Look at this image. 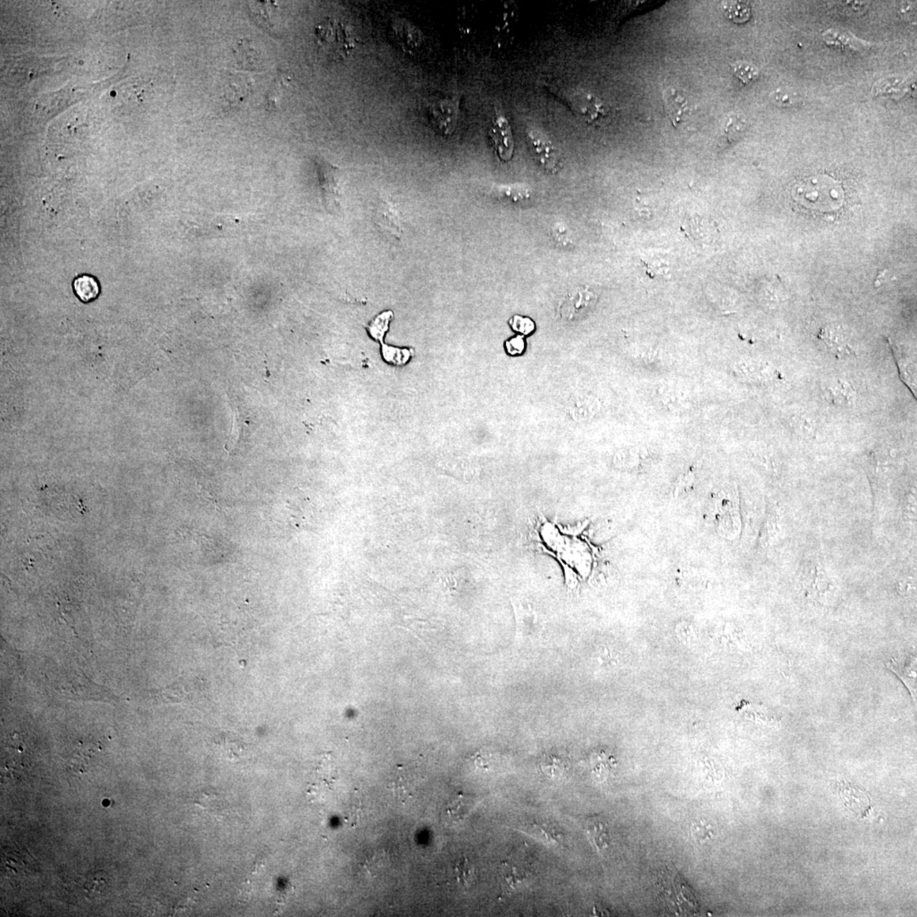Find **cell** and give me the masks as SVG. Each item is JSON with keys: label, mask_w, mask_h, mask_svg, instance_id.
Here are the masks:
<instances>
[{"label": "cell", "mask_w": 917, "mask_h": 917, "mask_svg": "<svg viewBox=\"0 0 917 917\" xmlns=\"http://www.w3.org/2000/svg\"><path fill=\"white\" fill-rule=\"evenodd\" d=\"M799 573L806 597L825 605L834 591V582L828 562L820 550H807L799 564Z\"/></svg>", "instance_id": "1"}, {"label": "cell", "mask_w": 917, "mask_h": 917, "mask_svg": "<svg viewBox=\"0 0 917 917\" xmlns=\"http://www.w3.org/2000/svg\"><path fill=\"white\" fill-rule=\"evenodd\" d=\"M658 889L667 907L676 915H694L698 904L692 890L681 875L670 866H665L658 874Z\"/></svg>", "instance_id": "2"}, {"label": "cell", "mask_w": 917, "mask_h": 917, "mask_svg": "<svg viewBox=\"0 0 917 917\" xmlns=\"http://www.w3.org/2000/svg\"><path fill=\"white\" fill-rule=\"evenodd\" d=\"M315 164L324 205L330 213H338L342 198L341 169L319 157Z\"/></svg>", "instance_id": "3"}, {"label": "cell", "mask_w": 917, "mask_h": 917, "mask_svg": "<svg viewBox=\"0 0 917 917\" xmlns=\"http://www.w3.org/2000/svg\"><path fill=\"white\" fill-rule=\"evenodd\" d=\"M527 141L530 152L539 167L550 175H557L562 168L559 150L541 130L528 128Z\"/></svg>", "instance_id": "4"}, {"label": "cell", "mask_w": 917, "mask_h": 917, "mask_svg": "<svg viewBox=\"0 0 917 917\" xmlns=\"http://www.w3.org/2000/svg\"><path fill=\"white\" fill-rule=\"evenodd\" d=\"M577 823L582 828L588 841L600 855L606 857L613 847V835L611 826L602 815L577 817Z\"/></svg>", "instance_id": "5"}, {"label": "cell", "mask_w": 917, "mask_h": 917, "mask_svg": "<svg viewBox=\"0 0 917 917\" xmlns=\"http://www.w3.org/2000/svg\"><path fill=\"white\" fill-rule=\"evenodd\" d=\"M819 346L833 357L841 358L855 353L854 345L847 331L837 324H828L816 334Z\"/></svg>", "instance_id": "6"}, {"label": "cell", "mask_w": 917, "mask_h": 917, "mask_svg": "<svg viewBox=\"0 0 917 917\" xmlns=\"http://www.w3.org/2000/svg\"><path fill=\"white\" fill-rule=\"evenodd\" d=\"M597 296L587 286H579L571 290L559 306L562 319L573 320L584 316L593 308Z\"/></svg>", "instance_id": "7"}, {"label": "cell", "mask_w": 917, "mask_h": 917, "mask_svg": "<svg viewBox=\"0 0 917 917\" xmlns=\"http://www.w3.org/2000/svg\"><path fill=\"white\" fill-rule=\"evenodd\" d=\"M489 135L494 152L500 159L503 161L511 160L514 153L515 141L511 125L505 116H496L489 128Z\"/></svg>", "instance_id": "8"}, {"label": "cell", "mask_w": 917, "mask_h": 917, "mask_svg": "<svg viewBox=\"0 0 917 917\" xmlns=\"http://www.w3.org/2000/svg\"><path fill=\"white\" fill-rule=\"evenodd\" d=\"M317 35L324 47L340 55H347L352 51L353 40L344 26L335 21H324L317 28Z\"/></svg>", "instance_id": "9"}, {"label": "cell", "mask_w": 917, "mask_h": 917, "mask_svg": "<svg viewBox=\"0 0 917 917\" xmlns=\"http://www.w3.org/2000/svg\"><path fill=\"white\" fill-rule=\"evenodd\" d=\"M532 864L521 857H511L501 865V877L509 889L518 890L530 884L535 877Z\"/></svg>", "instance_id": "10"}, {"label": "cell", "mask_w": 917, "mask_h": 917, "mask_svg": "<svg viewBox=\"0 0 917 917\" xmlns=\"http://www.w3.org/2000/svg\"><path fill=\"white\" fill-rule=\"evenodd\" d=\"M571 102L577 114L588 123L597 125L609 115V107L593 94L577 93Z\"/></svg>", "instance_id": "11"}, {"label": "cell", "mask_w": 917, "mask_h": 917, "mask_svg": "<svg viewBox=\"0 0 917 917\" xmlns=\"http://www.w3.org/2000/svg\"><path fill=\"white\" fill-rule=\"evenodd\" d=\"M376 224L391 236L400 239L403 233L402 215L394 202L383 200L378 202L375 213Z\"/></svg>", "instance_id": "12"}, {"label": "cell", "mask_w": 917, "mask_h": 917, "mask_svg": "<svg viewBox=\"0 0 917 917\" xmlns=\"http://www.w3.org/2000/svg\"><path fill=\"white\" fill-rule=\"evenodd\" d=\"M732 369L739 378L750 383L769 382L775 374L771 365L752 358L735 362L732 365Z\"/></svg>", "instance_id": "13"}, {"label": "cell", "mask_w": 917, "mask_h": 917, "mask_svg": "<svg viewBox=\"0 0 917 917\" xmlns=\"http://www.w3.org/2000/svg\"><path fill=\"white\" fill-rule=\"evenodd\" d=\"M433 125L443 134H451L457 121V105L451 100L434 101L429 107Z\"/></svg>", "instance_id": "14"}, {"label": "cell", "mask_w": 917, "mask_h": 917, "mask_svg": "<svg viewBox=\"0 0 917 917\" xmlns=\"http://www.w3.org/2000/svg\"><path fill=\"white\" fill-rule=\"evenodd\" d=\"M840 794L845 805L862 818L867 816L871 810L870 799L865 792L847 780L840 784Z\"/></svg>", "instance_id": "15"}, {"label": "cell", "mask_w": 917, "mask_h": 917, "mask_svg": "<svg viewBox=\"0 0 917 917\" xmlns=\"http://www.w3.org/2000/svg\"><path fill=\"white\" fill-rule=\"evenodd\" d=\"M663 97L667 115L669 116L674 126L678 128L688 120L690 115L688 101L676 90L672 89L664 90Z\"/></svg>", "instance_id": "16"}, {"label": "cell", "mask_w": 917, "mask_h": 917, "mask_svg": "<svg viewBox=\"0 0 917 917\" xmlns=\"http://www.w3.org/2000/svg\"><path fill=\"white\" fill-rule=\"evenodd\" d=\"M889 670L899 676L911 692L916 697V660L915 658H893L886 664Z\"/></svg>", "instance_id": "17"}, {"label": "cell", "mask_w": 917, "mask_h": 917, "mask_svg": "<svg viewBox=\"0 0 917 917\" xmlns=\"http://www.w3.org/2000/svg\"><path fill=\"white\" fill-rule=\"evenodd\" d=\"M491 195L497 201L518 205L527 202L531 198L532 191L523 184H504L494 187Z\"/></svg>", "instance_id": "18"}, {"label": "cell", "mask_w": 917, "mask_h": 917, "mask_svg": "<svg viewBox=\"0 0 917 917\" xmlns=\"http://www.w3.org/2000/svg\"><path fill=\"white\" fill-rule=\"evenodd\" d=\"M215 745L229 760L237 761L246 756L247 744L243 739L232 733H222L214 740Z\"/></svg>", "instance_id": "19"}, {"label": "cell", "mask_w": 917, "mask_h": 917, "mask_svg": "<svg viewBox=\"0 0 917 917\" xmlns=\"http://www.w3.org/2000/svg\"><path fill=\"white\" fill-rule=\"evenodd\" d=\"M826 399L832 405H852L855 401V392L843 380L832 381L826 385L824 390Z\"/></svg>", "instance_id": "20"}, {"label": "cell", "mask_w": 917, "mask_h": 917, "mask_svg": "<svg viewBox=\"0 0 917 917\" xmlns=\"http://www.w3.org/2000/svg\"><path fill=\"white\" fill-rule=\"evenodd\" d=\"M73 290L78 299L85 304L96 300L101 293L99 282L89 274H82L75 279Z\"/></svg>", "instance_id": "21"}, {"label": "cell", "mask_w": 917, "mask_h": 917, "mask_svg": "<svg viewBox=\"0 0 917 917\" xmlns=\"http://www.w3.org/2000/svg\"><path fill=\"white\" fill-rule=\"evenodd\" d=\"M601 409L599 400L592 396H583L577 398L570 407V413L577 421H588L593 418Z\"/></svg>", "instance_id": "22"}, {"label": "cell", "mask_w": 917, "mask_h": 917, "mask_svg": "<svg viewBox=\"0 0 917 917\" xmlns=\"http://www.w3.org/2000/svg\"><path fill=\"white\" fill-rule=\"evenodd\" d=\"M454 874L456 882L464 889H469L477 880L478 866L473 860L463 855L455 863Z\"/></svg>", "instance_id": "23"}, {"label": "cell", "mask_w": 917, "mask_h": 917, "mask_svg": "<svg viewBox=\"0 0 917 917\" xmlns=\"http://www.w3.org/2000/svg\"><path fill=\"white\" fill-rule=\"evenodd\" d=\"M658 399L661 405L667 410L677 411L688 405L689 398L682 390L670 387H661L658 390Z\"/></svg>", "instance_id": "24"}, {"label": "cell", "mask_w": 917, "mask_h": 917, "mask_svg": "<svg viewBox=\"0 0 917 917\" xmlns=\"http://www.w3.org/2000/svg\"><path fill=\"white\" fill-rule=\"evenodd\" d=\"M523 831L531 834L537 839L545 841L547 844L553 845H561L564 843V837L552 828V826L545 824L530 823L524 825Z\"/></svg>", "instance_id": "25"}, {"label": "cell", "mask_w": 917, "mask_h": 917, "mask_svg": "<svg viewBox=\"0 0 917 917\" xmlns=\"http://www.w3.org/2000/svg\"><path fill=\"white\" fill-rule=\"evenodd\" d=\"M478 802V798L460 795L453 800L448 807V815L453 821H462L470 814Z\"/></svg>", "instance_id": "26"}, {"label": "cell", "mask_w": 917, "mask_h": 917, "mask_svg": "<svg viewBox=\"0 0 917 917\" xmlns=\"http://www.w3.org/2000/svg\"><path fill=\"white\" fill-rule=\"evenodd\" d=\"M618 466L627 468H636L647 462L649 458L647 448L644 447L633 448L622 451L617 455Z\"/></svg>", "instance_id": "27"}, {"label": "cell", "mask_w": 917, "mask_h": 917, "mask_svg": "<svg viewBox=\"0 0 917 917\" xmlns=\"http://www.w3.org/2000/svg\"><path fill=\"white\" fill-rule=\"evenodd\" d=\"M541 768L545 775L553 779L561 778L568 771L565 758L556 756H546L545 760H543Z\"/></svg>", "instance_id": "28"}, {"label": "cell", "mask_w": 917, "mask_h": 917, "mask_svg": "<svg viewBox=\"0 0 917 917\" xmlns=\"http://www.w3.org/2000/svg\"><path fill=\"white\" fill-rule=\"evenodd\" d=\"M392 316H394V314L392 311H385L372 320V322L367 326V330L373 339L379 342L383 341L385 334L387 333L388 328H390Z\"/></svg>", "instance_id": "29"}, {"label": "cell", "mask_w": 917, "mask_h": 917, "mask_svg": "<svg viewBox=\"0 0 917 917\" xmlns=\"http://www.w3.org/2000/svg\"><path fill=\"white\" fill-rule=\"evenodd\" d=\"M726 15L735 24H743L749 20L751 8L746 2H730L726 6Z\"/></svg>", "instance_id": "30"}, {"label": "cell", "mask_w": 917, "mask_h": 917, "mask_svg": "<svg viewBox=\"0 0 917 917\" xmlns=\"http://www.w3.org/2000/svg\"><path fill=\"white\" fill-rule=\"evenodd\" d=\"M195 803L201 806L202 809L211 811V812L221 810L222 805L220 794L213 789H206L200 792L198 798L195 800Z\"/></svg>", "instance_id": "31"}, {"label": "cell", "mask_w": 917, "mask_h": 917, "mask_svg": "<svg viewBox=\"0 0 917 917\" xmlns=\"http://www.w3.org/2000/svg\"><path fill=\"white\" fill-rule=\"evenodd\" d=\"M732 69H733V73L735 76H737L744 85L752 84V82H756L758 77H760V71H758V68L756 66H753V64L749 62H735L734 65L732 66Z\"/></svg>", "instance_id": "32"}, {"label": "cell", "mask_w": 917, "mask_h": 917, "mask_svg": "<svg viewBox=\"0 0 917 917\" xmlns=\"http://www.w3.org/2000/svg\"><path fill=\"white\" fill-rule=\"evenodd\" d=\"M82 886H84L85 891L89 893H104L108 888L107 881L103 871H97V873L87 875L85 877Z\"/></svg>", "instance_id": "33"}, {"label": "cell", "mask_w": 917, "mask_h": 917, "mask_svg": "<svg viewBox=\"0 0 917 917\" xmlns=\"http://www.w3.org/2000/svg\"><path fill=\"white\" fill-rule=\"evenodd\" d=\"M383 356L387 362L394 365L405 364L410 357V351L392 348L387 345L383 347Z\"/></svg>", "instance_id": "34"}, {"label": "cell", "mask_w": 917, "mask_h": 917, "mask_svg": "<svg viewBox=\"0 0 917 917\" xmlns=\"http://www.w3.org/2000/svg\"><path fill=\"white\" fill-rule=\"evenodd\" d=\"M746 128L744 120L740 119L737 116H731L726 128L727 138L729 141L734 142L741 138L743 134H745Z\"/></svg>", "instance_id": "35"}, {"label": "cell", "mask_w": 917, "mask_h": 917, "mask_svg": "<svg viewBox=\"0 0 917 917\" xmlns=\"http://www.w3.org/2000/svg\"><path fill=\"white\" fill-rule=\"evenodd\" d=\"M778 523L779 518L778 515H777L776 512V509L771 507L768 513L767 520H766L765 527V541H768L769 543H771L773 541L775 536L778 534Z\"/></svg>", "instance_id": "36"}, {"label": "cell", "mask_w": 917, "mask_h": 917, "mask_svg": "<svg viewBox=\"0 0 917 917\" xmlns=\"http://www.w3.org/2000/svg\"><path fill=\"white\" fill-rule=\"evenodd\" d=\"M664 263L665 262L658 259H652L644 262L647 266V274L652 277H656L658 275L667 277V275H669V265Z\"/></svg>", "instance_id": "37"}, {"label": "cell", "mask_w": 917, "mask_h": 917, "mask_svg": "<svg viewBox=\"0 0 917 917\" xmlns=\"http://www.w3.org/2000/svg\"><path fill=\"white\" fill-rule=\"evenodd\" d=\"M513 329L523 334H530L534 330V324L530 319L515 316L511 322Z\"/></svg>", "instance_id": "38"}, {"label": "cell", "mask_w": 917, "mask_h": 917, "mask_svg": "<svg viewBox=\"0 0 917 917\" xmlns=\"http://www.w3.org/2000/svg\"><path fill=\"white\" fill-rule=\"evenodd\" d=\"M638 357L640 362L645 365H656L662 363L663 361L661 352L652 349L639 351Z\"/></svg>", "instance_id": "39"}, {"label": "cell", "mask_w": 917, "mask_h": 917, "mask_svg": "<svg viewBox=\"0 0 917 917\" xmlns=\"http://www.w3.org/2000/svg\"><path fill=\"white\" fill-rule=\"evenodd\" d=\"M552 236L554 241L562 247H567L572 243L571 238L569 237L568 229L561 225H556L552 228Z\"/></svg>", "instance_id": "40"}, {"label": "cell", "mask_w": 917, "mask_h": 917, "mask_svg": "<svg viewBox=\"0 0 917 917\" xmlns=\"http://www.w3.org/2000/svg\"><path fill=\"white\" fill-rule=\"evenodd\" d=\"M507 345L509 353L512 354L520 353L524 349V341L521 337L513 338Z\"/></svg>", "instance_id": "41"}]
</instances>
